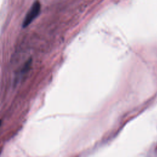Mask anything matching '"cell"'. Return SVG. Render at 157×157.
<instances>
[{"mask_svg":"<svg viewBox=\"0 0 157 157\" xmlns=\"http://www.w3.org/2000/svg\"><path fill=\"white\" fill-rule=\"evenodd\" d=\"M40 10V4L39 1H35L31 9H29L28 13L26 14L25 18L23 22V27L25 28L28 26L36 17L39 15Z\"/></svg>","mask_w":157,"mask_h":157,"instance_id":"6da1fadb","label":"cell"},{"mask_svg":"<svg viewBox=\"0 0 157 157\" xmlns=\"http://www.w3.org/2000/svg\"><path fill=\"white\" fill-rule=\"evenodd\" d=\"M0 125H1V121H0Z\"/></svg>","mask_w":157,"mask_h":157,"instance_id":"7a4b0ae2","label":"cell"}]
</instances>
